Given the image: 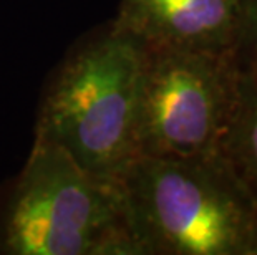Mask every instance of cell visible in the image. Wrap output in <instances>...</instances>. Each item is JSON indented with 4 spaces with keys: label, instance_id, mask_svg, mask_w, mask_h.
Segmentation results:
<instances>
[{
    "label": "cell",
    "instance_id": "obj_1",
    "mask_svg": "<svg viewBox=\"0 0 257 255\" xmlns=\"http://www.w3.org/2000/svg\"><path fill=\"white\" fill-rule=\"evenodd\" d=\"M119 184L140 255H249L257 204L222 154L136 157Z\"/></svg>",
    "mask_w": 257,
    "mask_h": 255
},
{
    "label": "cell",
    "instance_id": "obj_2",
    "mask_svg": "<svg viewBox=\"0 0 257 255\" xmlns=\"http://www.w3.org/2000/svg\"><path fill=\"white\" fill-rule=\"evenodd\" d=\"M0 253L140 255L121 184L91 174L58 146L35 138L0 197Z\"/></svg>",
    "mask_w": 257,
    "mask_h": 255
},
{
    "label": "cell",
    "instance_id": "obj_3",
    "mask_svg": "<svg viewBox=\"0 0 257 255\" xmlns=\"http://www.w3.org/2000/svg\"><path fill=\"white\" fill-rule=\"evenodd\" d=\"M143 48L108 24L65 58L47 85L35 138L91 174L119 181L136 159L135 115Z\"/></svg>",
    "mask_w": 257,
    "mask_h": 255
},
{
    "label": "cell",
    "instance_id": "obj_4",
    "mask_svg": "<svg viewBox=\"0 0 257 255\" xmlns=\"http://www.w3.org/2000/svg\"><path fill=\"white\" fill-rule=\"evenodd\" d=\"M141 48L136 157L189 159L221 154L237 103V52Z\"/></svg>",
    "mask_w": 257,
    "mask_h": 255
},
{
    "label": "cell",
    "instance_id": "obj_5",
    "mask_svg": "<svg viewBox=\"0 0 257 255\" xmlns=\"http://www.w3.org/2000/svg\"><path fill=\"white\" fill-rule=\"evenodd\" d=\"M110 24L141 47L237 52L240 0H121Z\"/></svg>",
    "mask_w": 257,
    "mask_h": 255
},
{
    "label": "cell",
    "instance_id": "obj_6",
    "mask_svg": "<svg viewBox=\"0 0 257 255\" xmlns=\"http://www.w3.org/2000/svg\"><path fill=\"white\" fill-rule=\"evenodd\" d=\"M221 154L257 204V70L240 65L236 110Z\"/></svg>",
    "mask_w": 257,
    "mask_h": 255
},
{
    "label": "cell",
    "instance_id": "obj_7",
    "mask_svg": "<svg viewBox=\"0 0 257 255\" xmlns=\"http://www.w3.org/2000/svg\"><path fill=\"white\" fill-rule=\"evenodd\" d=\"M239 62L257 70V0H240V40Z\"/></svg>",
    "mask_w": 257,
    "mask_h": 255
},
{
    "label": "cell",
    "instance_id": "obj_8",
    "mask_svg": "<svg viewBox=\"0 0 257 255\" xmlns=\"http://www.w3.org/2000/svg\"><path fill=\"white\" fill-rule=\"evenodd\" d=\"M249 255H257V235L254 238L252 245H250V250H249Z\"/></svg>",
    "mask_w": 257,
    "mask_h": 255
}]
</instances>
